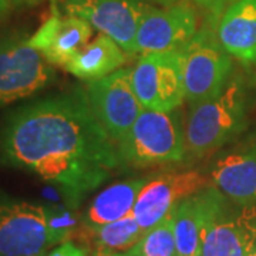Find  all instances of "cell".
<instances>
[{
	"label": "cell",
	"instance_id": "6da1fadb",
	"mask_svg": "<svg viewBox=\"0 0 256 256\" xmlns=\"http://www.w3.org/2000/svg\"><path fill=\"white\" fill-rule=\"evenodd\" d=\"M0 160L70 195L96 190L120 165L82 87L12 112L0 132Z\"/></svg>",
	"mask_w": 256,
	"mask_h": 256
},
{
	"label": "cell",
	"instance_id": "7a4b0ae2",
	"mask_svg": "<svg viewBox=\"0 0 256 256\" xmlns=\"http://www.w3.org/2000/svg\"><path fill=\"white\" fill-rule=\"evenodd\" d=\"M116 146L120 165L134 168L178 162L186 156L184 126L175 110L144 108Z\"/></svg>",
	"mask_w": 256,
	"mask_h": 256
},
{
	"label": "cell",
	"instance_id": "3957f363",
	"mask_svg": "<svg viewBox=\"0 0 256 256\" xmlns=\"http://www.w3.org/2000/svg\"><path fill=\"white\" fill-rule=\"evenodd\" d=\"M245 126V96L236 80L220 96L192 106L184 126L186 154L198 160L235 137Z\"/></svg>",
	"mask_w": 256,
	"mask_h": 256
},
{
	"label": "cell",
	"instance_id": "277c9868",
	"mask_svg": "<svg viewBox=\"0 0 256 256\" xmlns=\"http://www.w3.org/2000/svg\"><path fill=\"white\" fill-rule=\"evenodd\" d=\"M62 238L43 205L0 201V256L38 255Z\"/></svg>",
	"mask_w": 256,
	"mask_h": 256
},
{
	"label": "cell",
	"instance_id": "5b68a950",
	"mask_svg": "<svg viewBox=\"0 0 256 256\" xmlns=\"http://www.w3.org/2000/svg\"><path fill=\"white\" fill-rule=\"evenodd\" d=\"M181 52L185 100L195 106L220 96L229 82L232 60L218 36L201 30Z\"/></svg>",
	"mask_w": 256,
	"mask_h": 256
},
{
	"label": "cell",
	"instance_id": "8992f818",
	"mask_svg": "<svg viewBox=\"0 0 256 256\" xmlns=\"http://www.w3.org/2000/svg\"><path fill=\"white\" fill-rule=\"evenodd\" d=\"M54 78V66L28 38L0 37V107L40 92Z\"/></svg>",
	"mask_w": 256,
	"mask_h": 256
},
{
	"label": "cell",
	"instance_id": "52a82bcc",
	"mask_svg": "<svg viewBox=\"0 0 256 256\" xmlns=\"http://www.w3.org/2000/svg\"><path fill=\"white\" fill-rule=\"evenodd\" d=\"M131 80L146 110H176L185 100L182 52L141 54L132 67Z\"/></svg>",
	"mask_w": 256,
	"mask_h": 256
},
{
	"label": "cell",
	"instance_id": "ba28073f",
	"mask_svg": "<svg viewBox=\"0 0 256 256\" xmlns=\"http://www.w3.org/2000/svg\"><path fill=\"white\" fill-rule=\"evenodd\" d=\"M132 68H120L84 87L92 114L108 134L118 142L144 111L132 87Z\"/></svg>",
	"mask_w": 256,
	"mask_h": 256
},
{
	"label": "cell",
	"instance_id": "9c48e42d",
	"mask_svg": "<svg viewBox=\"0 0 256 256\" xmlns=\"http://www.w3.org/2000/svg\"><path fill=\"white\" fill-rule=\"evenodd\" d=\"M144 0H66L68 14L84 18L92 28L111 37L127 54H137L136 38L146 10Z\"/></svg>",
	"mask_w": 256,
	"mask_h": 256
},
{
	"label": "cell",
	"instance_id": "30bf717a",
	"mask_svg": "<svg viewBox=\"0 0 256 256\" xmlns=\"http://www.w3.org/2000/svg\"><path fill=\"white\" fill-rule=\"evenodd\" d=\"M196 14L188 4L146 6L136 38L137 54L180 52L196 34Z\"/></svg>",
	"mask_w": 256,
	"mask_h": 256
},
{
	"label": "cell",
	"instance_id": "8fae6325",
	"mask_svg": "<svg viewBox=\"0 0 256 256\" xmlns=\"http://www.w3.org/2000/svg\"><path fill=\"white\" fill-rule=\"evenodd\" d=\"M208 180L196 171L156 176L148 181L138 195L132 215L146 232L170 215L185 198L205 190Z\"/></svg>",
	"mask_w": 256,
	"mask_h": 256
},
{
	"label": "cell",
	"instance_id": "7c38bea8",
	"mask_svg": "<svg viewBox=\"0 0 256 256\" xmlns=\"http://www.w3.org/2000/svg\"><path fill=\"white\" fill-rule=\"evenodd\" d=\"M225 208L226 198L215 186L205 188L178 204L174 210L178 256H202L204 234Z\"/></svg>",
	"mask_w": 256,
	"mask_h": 256
},
{
	"label": "cell",
	"instance_id": "4fadbf2b",
	"mask_svg": "<svg viewBox=\"0 0 256 256\" xmlns=\"http://www.w3.org/2000/svg\"><path fill=\"white\" fill-rule=\"evenodd\" d=\"M92 34V24L84 18L54 13L28 38V43L44 56L48 63L64 68L90 42Z\"/></svg>",
	"mask_w": 256,
	"mask_h": 256
},
{
	"label": "cell",
	"instance_id": "5bb4252c",
	"mask_svg": "<svg viewBox=\"0 0 256 256\" xmlns=\"http://www.w3.org/2000/svg\"><path fill=\"white\" fill-rule=\"evenodd\" d=\"M256 248V212L246 208L229 215L228 206L208 225L202 238V256H248Z\"/></svg>",
	"mask_w": 256,
	"mask_h": 256
},
{
	"label": "cell",
	"instance_id": "9a60e30c",
	"mask_svg": "<svg viewBox=\"0 0 256 256\" xmlns=\"http://www.w3.org/2000/svg\"><path fill=\"white\" fill-rule=\"evenodd\" d=\"M210 180L226 200L242 206L256 204V146L220 158Z\"/></svg>",
	"mask_w": 256,
	"mask_h": 256
},
{
	"label": "cell",
	"instance_id": "2e32d148",
	"mask_svg": "<svg viewBox=\"0 0 256 256\" xmlns=\"http://www.w3.org/2000/svg\"><path fill=\"white\" fill-rule=\"evenodd\" d=\"M218 40L242 63L256 62V0H238L220 18Z\"/></svg>",
	"mask_w": 256,
	"mask_h": 256
},
{
	"label": "cell",
	"instance_id": "e0dca14e",
	"mask_svg": "<svg viewBox=\"0 0 256 256\" xmlns=\"http://www.w3.org/2000/svg\"><path fill=\"white\" fill-rule=\"evenodd\" d=\"M126 54L111 37L100 33L74 56L64 70L80 80H98L122 68L127 62Z\"/></svg>",
	"mask_w": 256,
	"mask_h": 256
},
{
	"label": "cell",
	"instance_id": "ac0fdd59",
	"mask_svg": "<svg viewBox=\"0 0 256 256\" xmlns=\"http://www.w3.org/2000/svg\"><path fill=\"white\" fill-rule=\"evenodd\" d=\"M146 182L148 180L144 178H134L114 184L101 191L87 210V226L96 228L107 225L131 215L138 195Z\"/></svg>",
	"mask_w": 256,
	"mask_h": 256
},
{
	"label": "cell",
	"instance_id": "d6986e66",
	"mask_svg": "<svg viewBox=\"0 0 256 256\" xmlns=\"http://www.w3.org/2000/svg\"><path fill=\"white\" fill-rule=\"evenodd\" d=\"M90 230L97 242V249L121 254H126L131 248L136 246L146 234L132 214L107 225L90 228Z\"/></svg>",
	"mask_w": 256,
	"mask_h": 256
},
{
	"label": "cell",
	"instance_id": "ffe728a7",
	"mask_svg": "<svg viewBox=\"0 0 256 256\" xmlns=\"http://www.w3.org/2000/svg\"><path fill=\"white\" fill-rule=\"evenodd\" d=\"M127 256H178L174 232V210L158 225L146 230L144 236L131 248Z\"/></svg>",
	"mask_w": 256,
	"mask_h": 256
},
{
	"label": "cell",
	"instance_id": "44dd1931",
	"mask_svg": "<svg viewBox=\"0 0 256 256\" xmlns=\"http://www.w3.org/2000/svg\"><path fill=\"white\" fill-rule=\"evenodd\" d=\"M194 2H195L196 6H200L202 10H205L214 22L220 23L224 13L232 4H235L238 0H194Z\"/></svg>",
	"mask_w": 256,
	"mask_h": 256
},
{
	"label": "cell",
	"instance_id": "7402d4cb",
	"mask_svg": "<svg viewBox=\"0 0 256 256\" xmlns=\"http://www.w3.org/2000/svg\"><path fill=\"white\" fill-rule=\"evenodd\" d=\"M46 256H87V250L84 248L76 245L74 242H63Z\"/></svg>",
	"mask_w": 256,
	"mask_h": 256
},
{
	"label": "cell",
	"instance_id": "603a6c76",
	"mask_svg": "<svg viewBox=\"0 0 256 256\" xmlns=\"http://www.w3.org/2000/svg\"><path fill=\"white\" fill-rule=\"evenodd\" d=\"M94 256H127L126 254L121 252H111V250H106V249H97Z\"/></svg>",
	"mask_w": 256,
	"mask_h": 256
},
{
	"label": "cell",
	"instance_id": "cb8c5ba5",
	"mask_svg": "<svg viewBox=\"0 0 256 256\" xmlns=\"http://www.w3.org/2000/svg\"><path fill=\"white\" fill-rule=\"evenodd\" d=\"M12 6V0H0V18H3Z\"/></svg>",
	"mask_w": 256,
	"mask_h": 256
},
{
	"label": "cell",
	"instance_id": "d4e9b609",
	"mask_svg": "<svg viewBox=\"0 0 256 256\" xmlns=\"http://www.w3.org/2000/svg\"><path fill=\"white\" fill-rule=\"evenodd\" d=\"M40 0H12V4L16 6H34Z\"/></svg>",
	"mask_w": 256,
	"mask_h": 256
},
{
	"label": "cell",
	"instance_id": "484cf974",
	"mask_svg": "<svg viewBox=\"0 0 256 256\" xmlns=\"http://www.w3.org/2000/svg\"><path fill=\"white\" fill-rule=\"evenodd\" d=\"M248 256H256V248H255V249H252V250H250V252L248 254Z\"/></svg>",
	"mask_w": 256,
	"mask_h": 256
},
{
	"label": "cell",
	"instance_id": "4316f807",
	"mask_svg": "<svg viewBox=\"0 0 256 256\" xmlns=\"http://www.w3.org/2000/svg\"><path fill=\"white\" fill-rule=\"evenodd\" d=\"M33 256H46V252H43V254H38V255H33Z\"/></svg>",
	"mask_w": 256,
	"mask_h": 256
}]
</instances>
